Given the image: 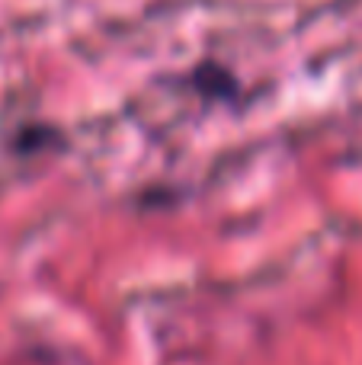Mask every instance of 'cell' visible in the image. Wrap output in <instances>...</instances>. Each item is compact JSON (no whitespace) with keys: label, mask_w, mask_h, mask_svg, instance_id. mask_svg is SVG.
<instances>
[{"label":"cell","mask_w":362,"mask_h":365,"mask_svg":"<svg viewBox=\"0 0 362 365\" xmlns=\"http://www.w3.org/2000/svg\"><path fill=\"white\" fill-rule=\"evenodd\" d=\"M190 81H192V87L202 96H209V100H234V93H237L234 74L224 71L222 64H199Z\"/></svg>","instance_id":"1"},{"label":"cell","mask_w":362,"mask_h":365,"mask_svg":"<svg viewBox=\"0 0 362 365\" xmlns=\"http://www.w3.org/2000/svg\"><path fill=\"white\" fill-rule=\"evenodd\" d=\"M55 141V128L48 125H23L19 135L13 138V148L19 154H32V151H42V148H51Z\"/></svg>","instance_id":"2"}]
</instances>
